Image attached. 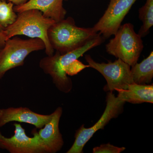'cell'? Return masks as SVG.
I'll use <instances>...</instances> for the list:
<instances>
[{
	"label": "cell",
	"instance_id": "obj_20",
	"mask_svg": "<svg viewBox=\"0 0 153 153\" xmlns=\"http://www.w3.org/2000/svg\"><path fill=\"white\" fill-rule=\"evenodd\" d=\"M4 28L2 26L0 25V31H3V30H4Z\"/></svg>",
	"mask_w": 153,
	"mask_h": 153
},
{
	"label": "cell",
	"instance_id": "obj_6",
	"mask_svg": "<svg viewBox=\"0 0 153 153\" xmlns=\"http://www.w3.org/2000/svg\"><path fill=\"white\" fill-rule=\"evenodd\" d=\"M106 105L103 114L98 121L89 128L82 125L75 134L74 143L66 153H82L85 144L99 130L104 128L111 119L117 117L123 112L125 102L116 97L113 91H108Z\"/></svg>",
	"mask_w": 153,
	"mask_h": 153
},
{
	"label": "cell",
	"instance_id": "obj_15",
	"mask_svg": "<svg viewBox=\"0 0 153 153\" xmlns=\"http://www.w3.org/2000/svg\"><path fill=\"white\" fill-rule=\"evenodd\" d=\"M139 12V19L143 22V25L138 34L142 38L147 35L153 25V0H146Z\"/></svg>",
	"mask_w": 153,
	"mask_h": 153
},
{
	"label": "cell",
	"instance_id": "obj_19",
	"mask_svg": "<svg viewBox=\"0 0 153 153\" xmlns=\"http://www.w3.org/2000/svg\"><path fill=\"white\" fill-rule=\"evenodd\" d=\"M16 6L21 5L27 2L28 0H7Z\"/></svg>",
	"mask_w": 153,
	"mask_h": 153
},
{
	"label": "cell",
	"instance_id": "obj_17",
	"mask_svg": "<svg viewBox=\"0 0 153 153\" xmlns=\"http://www.w3.org/2000/svg\"><path fill=\"white\" fill-rule=\"evenodd\" d=\"M126 148L118 147L109 143L102 144L93 149V153H120L125 150Z\"/></svg>",
	"mask_w": 153,
	"mask_h": 153
},
{
	"label": "cell",
	"instance_id": "obj_16",
	"mask_svg": "<svg viewBox=\"0 0 153 153\" xmlns=\"http://www.w3.org/2000/svg\"><path fill=\"white\" fill-rule=\"evenodd\" d=\"M13 5L10 2L0 1V25L4 29L16 20L17 15L14 11Z\"/></svg>",
	"mask_w": 153,
	"mask_h": 153
},
{
	"label": "cell",
	"instance_id": "obj_13",
	"mask_svg": "<svg viewBox=\"0 0 153 153\" xmlns=\"http://www.w3.org/2000/svg\"><path fill=\"white\" fill-rule=\"evenodd\" d=\"M117 97L121 100L132 104H140L144 102L153 103V85L137 84L129 85L126 90L117 91Z\"/></svg>",
	"mask_w": 153,
	"mask_h": 153
},
{
	"label": "cell",
	"instance_id": "obj_5",
	"mask_svg": "<svg viewBox=\"0 0 153 153\" xmlns=\"http://www.w3.org/2000/svg\"><path fill=\"white\" fill-rule=\"evenodd\" d=\"M45 49L44 42L39 38L24 40L13 37L7 39L0 50V79L7 71L23 66L25 59L30 53Z\"/></svg>",
	"mask_w": 153,
	"mask_h": 153
},
{
	"label": "cell",
	"instance_id": "obj_8",
	"mask_svg": "<svg viewBox=\"0 0 153 153\" xmlns=\"http://www.w3.org/2000/svg\"><path fill=\"white\" fill-rule=\"evenodd\" d=\"M137 0H110L102 16L93 27L104 38L114 34L120 27L122 22L132 6Z\"/></svg>",
	"mask_w": 153,
	"mask_h": 153
},
{
	"label": "cell",
	"instance_id": "obj_11",
	"mask_svg": "<svg viewBox=\"0 0 153 153\" xmlns=\"http://www.w3.org/2000/svg\"><path fill=\"white\" fill-rule=\"evenodd\" d=\"M52 114H42L27 107H9L0 109V128L12 122L29 124L37 128H42L50 120Z\"/></svg>",
	"mask_w": 153,
	"mask_h": 153
},
{
	"label": "cell",
	"instance_id": "obj_14",
	"mask_svg": "<svg viewBox=\"0 0 153 153\" xmlns=\"http://www.w3.org/2000/svg\"><path fill=\"white\" fill-rule=\"evenodd\" d=\"M131 71L134 83L137 84L150 83L153 77V52L141 63L131 66Z\"/></svg>",
	"mask_w": 153,
	"mask_h": 153
},
{
	"label": "cell",
	"instance_id": "obj_7",
	"mask_svg": "<svg viewBox=\"0 0 153 153\" xmlns=\"http://www.w3.org/2000/svg\"><path fill=\"white\" fill-rule=\"evenodd\" d=\"M85 60L89 67L99 71L106 79L107 84L103 88L104 91L126 90L129 85L134 83L131 66L120 59L113 62L99 63L94 60L90 55H86Z\"/></svg>",
	"mask_w": 153,
	"mask_h": 153
},
{
	"label": "cell",
	"instance_id": "obj_9",
	"mask_svg": "<svg viewBox=\"0 0 153 153\" xmlns=\"http://www.w3.org/2000/svg\"><path fill=\"white\" fill-rule=\"evenodd\" d=\"M14 126V135L10 137L4 136L0 130V149L10 153H45L38 132L33 131V137H30L20 124Z\"/></svg>",
	"mask_w": 153,
	"mask_h": 153
},
{
	"label": "cell",
	"instance_id": "obj_2",
	"mask_svg": "<svg viewBox=\"0 0 153 153\" xmlns=\"http://www.w3.org/2000/svg\"><path fill=\"white\" fill-rule=\"evenodd\" d=\"M92 28H82L75 25L71 17L56 22L48 31L49 42L60 54L78 49L98 36Z\"/></svg>",
	"mask_w": 153,
	"mask_h": 153
},
{
	"label": "cell",
	"instance_id": "obj_1",
	"mask_svg": "<svg viewBox=\"0 0 153 153\" xmlns=\"http://www.w3.org/2000/svg\"><path fill=\"white\" fill-rule=\"evenodd\" d=\"M104 38L99 34L78 49L60 54L56 51L52 56H47L40 60L39 66L44 73L49 74L57 89L65 93H69L73 87L72 80L66 74L71 63L92 48L100 45Z\"/></svg>",
	"mask_w": 153,
	"mask_h": 153
},
{
	"label": "cell",
	"instance_id": "obj_3",
	"mask_svg": "<svg viewBox=\"0 0 153 153\" xmlns=\"http://www.w3.org/2000/svg\"><path fill=\"white\" fill-rule=\"evenodd\" d=\"M55 22L44 16L41 11L32 9L18 13L16 21L5 28L3 32L7 39L20 35L41 39L45 44L46 54L52 56L55 50L49 42L48 31Z\"/></svg>",
	"mask_w": 153,
	"mask_h": 153
},
{
	"label": "cell",
	"instance_id": "obj_18",
	"mask_svg": "<svg viewBox=\"0 0 153 153\" xmlns=\"http://www.w3.org/2000/svg\"><path fill=\"white\" fill-rule=\"evenodd\" d=\"M7 40V37L3 31H0V50L4 47Z\"/></svg>",
	"mask_w": 153,
	"mask_h": 153
},
{
	"label": "cell",
	"instance_id": "obj_12",
	"mask_svg": "<svg viewBox=\"0 0 153 153\" xmlns=\"http://www.w3.org/2000/svg\"><path fill=\"white\" fill-rule=\"evenodd\" d=\"M64 1L66 0H28L23 4L15 6L14 10L19 13L36 9L42 12L44 16L58 22L65 19L66 14L63 6Z\"/></svg>",
	"mask_w": 153,
	"mask_h": 153
},
{
	"label": "cell",
	"instance_id": "obj_21",
	"mask_svg": "<svg viewBox=\"0 0 153 153\" xmlns=\"http://www.w3.org/2000/svg\"><path fill=\"white\" fill-rule=\"evenodd\" d=\"M7 1V0H0V1Z\"/></svg>",
	"mask_w": 153,
	"mask_h": 153
},
{
	"label": "cell",
	"instance_id": "obj_4",
	"mask_svg": "<svg viewBox=\"0 0 153 153\" xmlns=\"http://www.w3.org/2000/svg\"><path fill=\"white\" fill-rule=\"evenodd\" d=\"M114 37L106 45V52L130 66H134L143 49L142 37L135 32L130 23L121 25Z\"/></svg>",
	"mask_w": 153,
	"mask_h": 153
},
{
	"label": "cell",
	"instance_id": "obj_10",
	"mask_svg": "<svg viewBox=\"0 0 153 153\" xmlns=\"http://www.w3.org/2000/svg\"><path fill=\"white\" fill-rule=\"evenodd\" d=\"M52 114L50 120L38 132L45 153H57L60 151L64 144L63 136L59 129L63 108L58 107Z\"/></svg>",
	"mask_w": 153,
	"mask_h": 153
}]
</instances>
